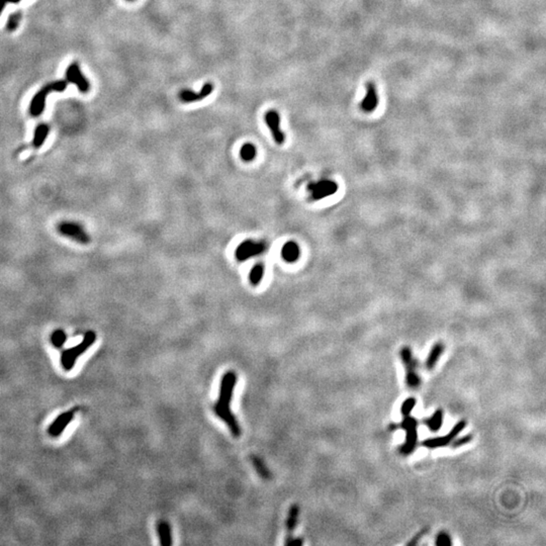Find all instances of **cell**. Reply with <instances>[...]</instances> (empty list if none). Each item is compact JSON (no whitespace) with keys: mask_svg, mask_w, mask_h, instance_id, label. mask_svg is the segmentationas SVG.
Returning <instances> with one entry per match:
<instances>
[{"mask_svg":"<svg viewBox=\"0 0 546 546\" xmlns=\"http://www.w3.org/2000/svg\"><path fill=\"white\" fill-rule=\"evenodd\" d=\"M473 436L472 435H465L459 439H456L455 441H452V447L453 448H456V447H460L462 445H465L467 443H469L472 441Z\"/></svg>","mask_w":546,"mask_h":546,"instance_id":"f1b7e54d","label":"cell"},{"mask_svg":"<svg viewBox=\"0 0 546 546\" xmlns=\"http://www.w3.org/2000/svg\"><path fill=\"white\" fill-rule=\"evenodd\" d=\"M378 101L377 88L373 82L369 81L365 85V96L360 103V110L365 114H371L378 106Z\"/></svg>","mask_w":546,"mask_h":546,"instance_id":"8fae6325","label":"cell"},{"mask_svg":"<svg viewBox=\"0 0 546 546\" xmlns=\"http://www.w3.org/2000/svg\"><path fill=\"white\" fill-rule=\"evenodd\" d=\"M308 190L313 201H320L327 196L333 195L338 190V184L330 179H323L309 184Z\"/></svg>","mask_w":546,"mask_h":546,"instance_id":"8992f818","label":"cell"},{"mask_svg":"<svg viewBox=\"0 0 546 546\" xmlns=\"http://www.w3.org/2000/svg\"><path fill=\"white\" fill-rule=\"evenodd\" d=\"M157 534L159 536V541L162 546L172 545V533L169 523L164 520H160L156 525Z\"/></svg>","mask_w":546,"mask_h":546,"instance_id":"5bb4252c","label":"cell"},{"mask_svg":"<svg viewBox=\"0 0 546 546\" xmlns=\"http://www.w3.org/2000/svg\"><path fill=\"white\" fill-rule=\"evenodd\" d=\"M5 5H6V1H5V0H0V14H1V12H2V10L4 9Z\"/></svg>","mask_w":546,"mask_h":546,"instance_id":"1f68e13d","label":"cell"},{"mask_svg":"<svg viewBox=\"0 0 546 546\" xmlns=\"http://www.w3.org/2000/svg\"><path fill=\"white\" fill-rule=\"evenodd\" d=\"M66 88H67V81L64 80H58L45 85L41 90L38 91V92L35 94V96L33 97L32 101H30V105H29L30 114L34 116H38L42 114L45 110L46 100H47L48 95L51 92H53V91H56V92H62V91H64Z\"/></svg>","mask_w":546,"mask_h":546,"instance_id":"3957f363","label":"cell"},{"mask_svg":"<svg viewBox=\"0 0 546 546\" xmlns=\"http://www.w3.org/2000/svg\"><path fill=\"white\" fill-rule=\"evenodd\" d=\"M401 427L406 431V442L401 446V452L404 455H409L414 452L418 441V422L411 416H405Z\"/></svg>","mask_w":546,"mask_h":546,"instance_id":"277c9868","label":"cell"},{"mask_svg":"<svg viewBox=\"0 0 546 546\" xmlns=\"http://www.w3.org/2000/svg\"><path fill=\"white\" fill-rule=\"evenodd\" d=\"M298 517H299V507L298 505H293L290 510H288V514H287V518H286V522H285V527H286V531L288 535L286 536V539H290L292 538V533L294 532V530L296 528L297 526V522H298Z\"/></svg>","mask_w":546,"mask_h":546,"instance_id":"2e32d148","label":"cell"},{"mask_svg":"<svg viewBox=\"0 0 546 546\" xmlns=\"http://www.w3.org/2000/svg\"><path fill=\"white\" fill-rule=\"evenodd\" d=\"M67 340V335L63 330H56L51 335V343L56 348H62Z\"/></svg>","mask_w":546,"mask_h":546,"instance_id":"cb8c5ba5","label":"cell"},{"mask_svg":"<svg viewBox=\"0 0 546 546\" xmlns=\"http://www.w3.org/2000/svg\"><path fill=\"white\" fill-rule=\"evenodd\" d=\"M465 426H466L465 421H459L458 423H456V425H455V426L452 428V430L446 436L429 438L427 440H424L423 446L430 448V449L438 448V447H444V446L450 444L454 440V438L457 437V435L465 428Z\"/></svg>","mask_w":546,"mask_h":546,"instance_id":"ba28073f","label":"cell"},{"mask_svg":"<svg viewBox=\"0 0 546 546\" xmlns=\"http://www.w3.org/2000/svg\"><path fill=\"white\" fill-rule=\"evenodd\" d=\"M416 403H417V401H416L415 398H409V399H407V400L403 403V405H402V407H401V413H402V415L405 417V416H409L410 414H411L412 411H413V409H414L415 406H416Z\"/></svg>","mask_w":546,"mask_h":546,"instance_id":"4316f807","label":"cell"},{"mask_svg":"<svg viewBox=\"0 0 546 546\" xmlns=\"http://www.w3.org/2000/svg\"><path fill=\"white\" fill-rule=\"evenodd\" d=\"M129 1H133V0H129Z\"/></svg>","mask_w":546,"mask_h":546,"instance_id":"836d02e7","label":"cell"},{"mask_svg":"<svg viewBox=\"0 0 546 546\" xmlns=\"http://www.w3.org/2000/svg\"><path fill=\"white\" fill-rule=\"evenodd\" d=\"M212 90H214V84L206 82L204 84L203 88L200 91H192L189 89L181 90L178 94V97L180 101L184 103L196 102L206 98L212 92Z\"/></svg>","mask_w":546,"mask_h":546,"instance_id":"9c48e42d","label":"cell"},{"mask_svg":"<svg viewBox=\"0 0 546 546\" xmlns=\"http://www.w3.org/2000/svg\"><path fill=\"white\" fill-rule=\"evenodd\" d=\"M250 460H251L255 470L257 472V474L259 475V477H261L264 479H270L272 478L270 470L268 469L265 462L260 457L256 456V455H252V456L250 457Z\"/></svg>","mask_w":546,"mask_h":546,"instance_id":"d6986e66","label":"cell"},{"mask_svg":"<svg viewBox=\"0 0 546 546\" xmlns=\"http://www.w3.org/2000/svg\"><path fill=\"white\" fill-rule=\"evenodd\" d=\"M49 132L50 129L48 125L40 124L39 126H37V128L35 129L34 138H33V145L35 148L38 149L44 145L46 139H47V136L49 135Z\"/></svg>","mask_w":546,"mask_h":546,"instance_id":"ac0fdd59","label":"cell"},{"mask_svg":"<svg viewBox=\"0 0 546 546\" xmlns=\"http://www.w3.org/2000/svg\"><path fill=\"white\" fill-rule=\"evenodd\" d=\"M265 123L271 132V135L275 143L282 145L285 136L280 129V115L276 111H269L265 114Z\"/></svg>","mask_w":546,"mask_h":546,"instance_id":"30bf717a","label":"cell"},{"mask_svg":"<svg viewBox=\"0 0 546 546\" xmlns=\"http://www.w3.org/2000/svg\"><path fill=\"white\" fill-rule=\"evenodd\" d=\"M426 532H427V529H423V530L421 531V532H419L416 536H414V538L408 543V545H416V544L420 541V539L422 538V536H423L425 533H426Z\"/></svg>","mask_w":546,"mask_h":546,"instance_id":"f546056e","label":"cell"},{"mask_svg":"<svg viewBox=\"0 0 546 546\" xmlns=\"http://www.w3.org/2000/svg\"><path fill=\"white\" fill-rule=\"evenodd\" d=\"M407 386L411 388H417L421 385V378L417 371H409L406 373Z\"/></svg>","mask_w":546,"mask_h":546,"instance_id":"484cf974","label":"cell"},{"mask_svg":"<svg viewBox=\"0 0 546 546\" xmlns=\"http://www.w3.org/2000/svg\"><path fill=\"white\" fill-rule=\"evenodd\" d=\"M22 20V12L21 11H14L9 15V18L6 23V28L8 32H14L20 25Z\"/></svg>","mask_w":546,"mask_h":546,"instance_id":"d4e9b609","label":"cell"},{"mask_svg":"<svg viewBox=\"0 0 546 546\" xmlns=\"http://www.w3.org/2000/svg\"><path fill=\"white\" fill-rule=\"evenodd\" d=\"M435 543L437 546H449L451 545V538L446 532H440Z\"/></svg>","mask_w":546,"mask_h":546,"instance_id":"83f0119b","label":"cell"},{"mask_svg":"<svg viewBox=\"0 0 546 546\" xmlns=\"http://www.w3.org/2000/svg\"><path fill=\"white\" fill-rule=\"evenodd\" d=\"M5 1L10 2V3H18V2L21 1V0H5Z\"/></svg>","mask_w":546,"mask_h":546,"instance_id":"d6a6232c","label":"cell"},{"mask_svg":"<svg viewBox=\"0 0 546 546\" xmlns=\"http://www.w3.org/2000/svg\"><path fill=\"white\" fill-rule=\"evenodd\" d=\"M426 426L434 432H437L442 427L443 424V411L442 410H437V411L427 420H425Z\"/></svg>","mask_w":546,"mask_h":546,"instance_id":"44dd1931","label":"cell"},{"mask_svg":"<svg viewBox=\"0 0 546 546\" xmlns=\"http://www.w3.org/2000/svg\"><path fill=\"white\" fill-rule=\"evenodd\" d=\"M401 357L405 364L407 372L409 371H416L417 368V362L413 356L411 348L404 347L401 350Z\"/></svg>","mask_w":546,"mask_h":546,"instance_id":"ffe728a7","label":"cell"},{"mask_svg":"<svg viewBox=\"0 0 546 546\" xmlns=\"http://www.w3.org/2000/svg\"><path fill=\"white\" fill-rule=\"evenodd\" d=\"M76 410H71L59 415L48 428V433L51 437L57 438L63 434L68 425L73 421Z\"/></svg>","mask_w":546,"mask_h":546,"instance_id":"7c38bea8","label":"cell"},{"mask_svg":"<svg viewBox=\"0 0 546 546\" xmlns=\"http://www.w3.org/2000/svg\"><path fill=\"white\" fill-rule=\"evenodd\" d=\"M264 271H265V267L264 264L262 263H257L253 266V268L251 269L250 272V282L252 285L257 286L259 284L262 280V277L264 276Z\"/></svg>","mask_w":546,"mask_h":546,"instance_id":"7402d4cb","label":"cell"},{"mask_svg":"<svg viewBox=\"0 0 546 546\" xmlns=\"http://www.w3.org/2000/svg\"><path fill=\"white\" fill-rule=\"evenodd\" d=\"M256 155H257V150L253 144L247 143L245 145H243L240 150V156L244 161L250 162L254 160Z\"/></svg>","mask_w":546,"mask_h":546,"instance_id":"603a6c76","label":"cell"},{"mask_svg":"<svg viewBox=\"0 0 546 546\" xmlns=\"http://www.w3.org/2000/svg\"><path fill=\"white\" fill-rule=\"evenodd\" d=\"M66 79L68 82L73 83L74 85H76L81 92L85 93L89 90V82L88 80L84 77L83 74L80 71V68L78 66L77 63H72L67 67L66 70Z\"/></svg>","mask_w":546,"mask_h":546,"instance_id":"4fadbf2b","label":"cell"},{"mask_svg":"<svg viewBox=\"0 0 546 546\" xmlns=\"http://www.w3.org/2000/svg\"><path fill=\"white\" fill-rule=\"evenodd\" d=\"M57 231L62 236L69 238L79 244L86 245L90 242V237L84 228L75 222H62L57 227Z\"/></svg>","mask_w":546,"mask_h":546,"instance_id":"5b68a950","label":"cell"},{"mask_svg":"<svg viewBox=\"0 0 546 546\" xmlns=\"http://www.w3.org/2000/svg\"><path fill=\"white\" fill-rule=\"evenodd\" d=\"M443 351H444V344L441 343V342L436 343V344L432 347L431 351H430V353H429V355H428L427 361H426V367H427L429 370H431V369H433V368L435 367V365L437 364V362H438L440 356L442 355Z\"/></svg>","mask_w":546,"mask_h":546,"instance_id":"e0dca14e","label":"cell"},{"mask_svg":"<svg viewBox=\"0 0 546 546\" xmlns=\"http://www.w3.org/2000/svg\"><path fill=\"white\" fill-rule=\"evenodd\" d=\"M265 250H266V244L264 242L246 240L244 242H242L237 247L235 255L237 260L245 261L251 257L262 254Z\"/></svg>","mask_w":546,"mask_h":546,"instance_id":"52a82bcc","label":"cell"},{"mask_svg":"<svg viewBox=\"0 0 546 546\" xmlns=\"http://www.w3.org/2000/svg\"><path fill=\"white\" fill-rule=\"evenodd\" d=\"M236 383L237 374L235 371H228L223 375L220 385L219 399L218 402L212 406V411L222 421L226 423L232 435L238 438L242 434V429L240 427L239 422L237 421L235 415L230 409V404L232 402Z\"/></svg>","mask_w":546,"mask_h":546,"instance_id":"6da1fadb","label":"cell"},{"mask_svg":"<svg viewBox=\"0 0 546 546\" xmlns=\"http://www.w3.org/2000/svg\"><path fill=\"white\" fill-rule=\"evenodd\" d=\"M284 544H286V545H298L299 546V545L303 544V539L302 538H293L292 537L290 539L285 540Z\"/></svg>","mask_w":546,"mask_h":546,"instance_id":"4dcf8cb0","label":"cell"},{"mask_svg":"<svg viewBox=\"0 0 546 546\" xmlns=\"http://www.w3.org/2000/svg\"><path fill=\"white\" fill-rule=\"evenodd\" d=\"M300 255L299 246L294 241H290L284 244L281 249V256L286 262L293 263L296 261Z\"/></svg>","mask_w":546,"mask_h":546,"instance_id":"9a60e30c","label":"cell"},{"mask_svg":"<svg viewBox=\"0 0 546 546\" xmlns=\"http://www.w3.org/2000/svg\"><path fill=\"white\" fill-rule=\"evenodd\" d=\"M96 341V334L93 331H87L82 339V341L74 347L65 349L62 351L60 357L61 365L66 371H71L75 366L77 359L84 354L88 349L92 346Z\"/></svg>","mask_w":546,"mask_h":546,"instance_id":"7a4b0ae2","label":"cell"}]
</instances>
